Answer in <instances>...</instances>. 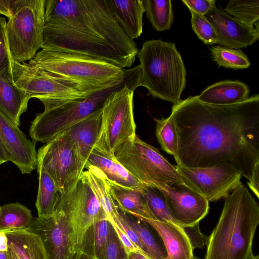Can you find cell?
Wrapping results in <instances>:
<instances>
[{"label": "cell", "instance_id": "cell-1", "mask_svg": "<svg viewBox=\"0 0 259 259\" xmlns=\"http://www.w3.org/2000/svg\"><path fill=\"white\" fill-rule=\"evenodd\" d=\"M177 165L231 166L249 180L259 163V95L231 105H216L190 96L173 105Z\"/></svg>", "mask_w": 259, "mask_h": 259}, {"label": "cell", "instance_id": "cell-2", "mask_svg": "<svg viewBox=\"0 0 259 259\" xmlns=\"http://www.w3.org/2000/svg\"><path fill=\"white\" fill-rule=\"evenodd\" d=\"M42 50L76 53L130 68L138 53L106 0H46Z\"/></svg>", "mask_w": 259, "mask_h": 259}, {"label": "cell", "instance_id": "cell-3", "mask_svg": "<svg viewBox=\"0 0 259 259\" xmlns=\"http://www.w3.org/2000/svg\"><path fill=\"white\" fill-rule=\"evenodd\" d=\"M258 223V205L241 184L225 198L219 220L209 236L205 259H248Z\"/></svg>", "mask_w": 259, "mask_h": 259}, {"label": "cell", "instance_id": "cell-4", "mask_svg": "<svg viewBox=\"0 0 259 259\" xmlns=\"http://www.w3.org/2000/svg\"><path fill=\"white\" fill-rule=\"evenodd\" d=\"M137 56L141 86L153 98L172 103L181 100L186 83V70L174 43L161 39L145 41Z\"/></svg>", "mask_w": 259, "mask_h": 259}, {"label": "cell", "instance_id": "cell-5", "mask_svg": "<svg viewBox=\"0 0 259 259\" xmlns=\"http://www.w3.org/2000/svg\"><path fill=\"white\" fill-rule=\"evenodd\" d=\"M28 64L70 82L89 95L123 77L127 71L84 55L42 49Z\"/></svg>", "mask_w": 259, "mask_h": 259}, {"label": "cell", "instance_id": "cell-6", "mask_svg": "<svg viewBox=\"0 0 259 259\" xmlns=\"http://www.w3.org/2000/svg\"><path fill=\"white\" fill-rule=\"evenodd\" d=\"M140 71L136 66L127 69L123 77L85 99L44 107V111L37 114L31 122L30 138L34 142L48 143L67 128L102 108L111 93L125 84H140Z\"/></svg>", "mask_w": 259, "mask_h": 259}, {"label": "cell", "instance_id": "cell-7", "mask_svg": "<svg viewBox=\"0 0 259 259\" xmlns=\"http://www.w3.org/2000/svg\"><path fill=\"white\" fill-rule=\"evenodd\" d=\"M138 84H125L111 93L102 107V121L95 148L100 153L116 160L118 148L136 136L133 114V97Z\"/></svg>", "mask_w": 259, "mask_h": 259}, {"label": "cell", "instance_id": "cell-8", "mask_svg": "<svg viewBox=\"0 0 259 259\" xmlns=\"http://www.w3.org/2000/svg\"><path fill=\"white\" fill-rule=\"evenodd\" d=\"M114 156L143 184L156 187L160 184L184 183L176 166L170 163L156 148L137 135L122 144Z\"/></svg>", "mask_w": 259, "mask_h": 259}, {"label": "cell", "instance_id": "cell-9", "mask_svg": "<svg viewBox=\"0 0 259 259\" xmlns=\"http://www.w3.org/2000/svg\"><path fill=\"white\" fill-rule=\"evenodd\" d=\"M46 0H20L6 30L13 59L23 63L35 56L43 43Z\"/></svg>", "mask_w": 259, "mask_h": 259}, {"label": "cell", "instance_id": "cell-10", "mask_svg": "<svg viewBox=\"0 0 259 259\" xmlns=\"http://www.w3.org/2000/svg\"><path fill=\"white\" fill-rule=\"evenodd\" d=\"M13 75L14 83L30 99L40 100L44 107L84 99L90 96L70 82L25 62L14 61Z\"/></svg>", "mask_w": 259, "mask_h": 259}, {"label": "cell", "instance_id": "cell-11", "mask_svg": "<svg viewBox=\"0 0 259 259\" xmlns=\"http://www.w3.org/2000/svg\"><path fill=\"white\" fill-rule=\"evenodd\" d=\"M37 161L54 180L60 194L75 187L84 168L74 141L64 131L38 149Z\"/></svg>", "mask_w": 259, "mask_h": 259}, {"label": "cell", "instance_id": "cell-12", "mask_svg": "<svg viewBox=\"0 0 259 259\" xmlns=\"http://www.w3.org/2000/svg\"><path fill=\"white\" fill-rule=\"evenodd\" d=\"M56 210L62 212L69 222L75 253L81 249L88 229L100 219L107 218L84 171L71 191L60 194Z\"/></svg>", "mask_w": 259, "mask_h": 259}, {"label": "cell", "instance_id": "cell-13", "mask_svg": "<svg viewBox=\"0 0 259 259\" xmlns=\"http://www.w3.org/2000/svg\"><path fill=\"white\" fill-rule=\"evenodd\" d=\"M176 167L184 183L208 202L225 198L242 184L241 173L229 165L203 168Z\"/></svg>", "mask_w": 259, "mask_h": 259}, {"label": "cell", "instance_id": "cell-14", "mask_svg": "<svg viewBox=\"0 0 259 259\" xmlns=\"http://www.w3.org/2000/svg\"><path fill=\"white\" fill-rule=\"evenodd\" d=\"M169 212L178 225L184 228L199 224L208 213L209 202L185 184H160Z\"/></svg>", "mask_w": 259, "mask_h": 259}, {"label": "cell", "instance_id": "cell-15", "mask_svg": "<svg viewBox=\"0 0 259 259\" xmlns=\"http://www.w3.org/2000/svg\"><path fill=\"white\" fill-rule=\"evenodd\" d=\"M27 230L37 235L47 259H72L74 251L69 222L60 211L49 216L33 218Z\"/></svg>", "mask_w": 259, "mask_h": 259}, {"label": "cell", "instance_id": "cell-16", "mask_svg": "<svg viewBox=\"0 0 259 259\" xmlns=\"http://www.w3.org/2000/svg\"><path fill=\"white\" fill-rule=\"evenodd\" d=\"M204 17L213 26L217 44L238 50L252 45L259 37L258 23L250 27L214 6Z\"/></svg>", "mask_w": 259, "mask_h": 259}, {"label": "cell", "instance_id": "cell-17", "mask_svg": "<svg viewBox=\"0 0 259 259\" xmlns=\"http://www.w3.org/2000/svg\"><path fill=\"white\" fill-rule=\"evenodd\" d=\"M0 139L9 160L16 165L22 174H29L37 169L35 142L29 140L19 126L1 112Z\"/></svg>", "mask_w": 259, "mask_h": 259}, {"label": "cell", "instance_id": "cell-18", "mask_svg": "<svg viewBox=\"0 0 259 259\" xmlns=\"http://www.w3.org/2000/svg\"><path fill=\"white\" fill-rule=\"evenodd\" d=\"M135 218L151 226L160 236L166 249L164 259H199L194 255L193 249L183 228L156 220Z\"/></svg>", "mask_w": 259, "mask_h": 259}, {"label": "cell", "instance_id": "cell-19", "mask_svg": "<svg viewBox=\"0 0 259 259\" xmlns=\"http://www.w3.org/2000/svg\"><path fill=\"white\" fill-rule=\"evenodd\" d=\"M102 121V108L64 131L74 141L84 165L98 139Z\"/></svg>", "mask_w": 259, "mask_h": 259}, {"label": "cell", "instance_id": "cell-20", "mask_svg": "<svg viewBox=\"0 0 259 259\" xmlns=\"http://www.w3.org/2000/svg\"><path fill=\"white\" fill-rule=\"evenodd\" d=\"M111 12L126 34L132 40L143 33V1L106 0Z\"/></svg>", "mask_w": 259, "mask_h": 259}, {"label": "cell", "instance_id": "cell-21", "mask_svg": "<svg viewBox=\"0 0 259 259\" xmlns=\"http://www.w3.org/2000/svg\"><path fill=\"white\" fill-rule=\"evenodd\" d=\"M249 89L239 80H226L216 82L196 96L200 102L216 105H231L246 100Z\"/></svg>", "mask_w": 259, "mask_h": 259}, {"label": "cell", "instance_id": "cell-22", "mask_svg": "<svg viewBox=\"0 0 259 259\" xmlns=\"http://www.w3.org/2000/svg\"><path fill=\"white\" fill-rule=\"evenodd\" d=\"M7 259H47L39 237L27 230L5 232Z\"/></svg>", "mask_w": 259, "mask_h": 259}, {"label": "cell", "instance_id": "cell-23", "mask_svg": "<svg viewBox=\"0 0 259 259\" xmlns=\"http://www.w3.org/2000/svg\"><path fill=\"white\" fill-rule=\"evenodd\" d=\"M107 182L111 196L120 210L135 218L156 220L141 192V188L138 189L123 187L107 178Z\"/></svg>", "mask_w": 259, "mask_h": 259}, {"label": "cell", "instance_id": "cell-24", "mask_svg": "<svg viewBox=\"0 0 259 259\" xmlns=\"http://www.w3.org/2000/svg\"><path fill=\"white\" fill-rule=\"evenodd\" d=\"M29 100L28 95L14 81L0 78V112L18 126Z\"/></svg>", "mask_w": 259, "mask_h": 259}, {"label": "cell", "instance_id": "cell-25", "mask_svg": "<svg viewBox=\"0 0 259 259\" xmlns=\"http://www.w3.org/2000/svg\"><path fill=\"white\" fill-rule=\"evenodd\" d=\"M89 165L98 168L108 180L123 187L139 189L144 185L130 174L116 160L107 157L95 149L90 155L85 167Z\"/></svg>", "mask_w": 259, "mask_h": 259}, {"label": "cell", "instance_id": "cell-26", "mask_svg": "<svg viewBox=\"0 0 259 259\" xmlns=\"http://www.w3.org/2000/svg\"><path fill=\"white\" fill-rule=\"evenodd\" d=\"M38 189L35 202L38 217L53 214L56 209L60 194L54 180L41 166L37 165Z\"/></svg>", "mask_w": 259, "mask_h": 259}, {"label": "cell", "instance_id": "cell-27", "mask_svg": "<svg viewBox=\"0 0 259 259\" xmlns=\"http://www.w3.org/2000/svg\"><path fill=\"white\" fill-rule=\"evenodd\" d=\"M84 171L88 182L109 221H112L119 214L118 208L110 193L107 178L98 168L89 165Z\"/></svg>", "mask_w": 259, "mask_h": 259}, {"label": "cell", "instance_id": "cell-28", "mask_svg": "<svg viewBox=\"0 0 259 259\" xmlns=\"http://www.w3.org/2000/svg\"><path fill=\"white\" fill-rule=\"evenodd\" d=\"M33 218L31 210L18 203H11L0 206V230H26L31 224Z\"/></svg>", "mask_w": 259, "mask_h": 259}, {"label": "cell", "instance_id": "cell-29", "mask_svg": "<svg viewBox=\"0 0 259 259\" xmlns=\"http://www.w3.org/2000/svg\"><path fill=\"white\" fill-rule=\"evenodd\" d=\"M111 227L107 218L92 225L84 234L80 250L98 259L107 244Z\"/></svg>", "mask_w": 259, "mask_h": 259}, {"label": "cell", "instance_id": "cell-30", "mask_svg": "<svg viewBox=\"0 0 259 259\" xmlns=\"http://www.w3.org/2000/svg\"><path fill=\"white\" fill-rule=\"evenodd\" d=\"M143 5L146 16L156 30L170 28L174 17L171 0H145Z\"/></svg>", "mask_w": 259, "mask_h": 259}, {"label": "cell", "instance_id": "cell-31", "mask_svg": "<svg viewBox=\"0 0 259 259\" xmlns=\"http://www.w3.org/2000/svg\"><path fill=\"white\" fill-rule=\"evenodd\" d=\"M120 213L131 228L137 233L142 245L143 251L150 259H164L166 254L160 246L146 224L134 219L128 213L119 210Z\"/></svg>", "mask_w": 259, "mask_h": 259}, {"label": "cell", "instance_id": "cell-32", "mask_svg": "<svg viewBox=\"0 0 259 259\" xmlns=\"http://www.w3.org/2000/svg\"><path fill=\"white\" fill-rule=\"evenodd\" d=\"M224 11L247 26L258 23L259 0H231Z\"/></svg>", "mask_w": 259, "mask_h": 259}, {"label": "cell", "instance_id": "cell-33", "mask_svg": "<svg viewBox=\"0 0 259 259\" xmlns=\"http://www.w3.org/2000/svg\"><path fill=\"white\" fill-rule=\"evenodd\" d=\"M141 191L156 220L178 225L172 218L164 196L158 188L144 185Z\"/></svg>", "mask_w": 259, "mask_h": 259}, {"label": "cell", "instance_id": "cell-34", "mask_svg": "<svg viewBox=\"0 0 259 259\" xmlns=\"http://www.w3.org/2000/svg\"><path fill=\"white\" fill-rule=\"evenodd\" d=\"M211 57L219 66L233 69L248 68L250 63L247 57L240 49L215 46L210 48Z\"/></svg>", "mask_w": 259, "mask_h": 259}, {"label": "cell", "instance_id": "cell-35", "mask_svg": "<svg viewBox=\"0 0 259 259\" xmlns=\"http://www.w3.org/2000/svg\"><path fill=\"white\" fill-rule=\"evenodd\" d=\"M155 120L158 142L163 150L174 156L178 148V138L172 120L168 116Z\"/></svg>", "mask_w": 259, "mask_h": 259}, {"label": "cell", "instance_id": "cell-36", "mask_svg": "<svg viewBox=\"0 0 259 259\" xmlns=\"http://www.w3.org/2000/svg\"><path fill=\"white\" fill-rule=\"evenodd\" d=\"M6 18L0 17V78L14 81L13 62L11 55L6 30Z\"/></svg>", "mask_w": 259, "mask_h": 259}, {"label": "cell", "instance_id": "cell-37", "mask_svg": "<svg viewBox=\"0 0 259 259\" xmlns=\"http://www.w3.org/2000/svg\"><path fill=\"white\" fill-rule=\"evenodd\" d=\"M190 12L192 28L198 37L207 45L217 44V35L215 30L204 16L198 15L193 12Z\"/></svg>", "mask_w": 259, "mask_h": 259}, {"label": "cell", "instance_id": "cell-38", "mask_svg": "<svg viewBox=\"0 0 259 259\" xmlns=\"http://www.w3.org/2000/svg\"><path fill=\"white\" fill-rule=\"evenodd\" d=\"M128 255L112 226L107 244L98 259H128Z\"/></svg>", "mask_w": 259, "mask_h": 259}, {"label": "cell", "instance_id": "cell-39", "mask_svg": "<svg viewBox=\"0 0 259 259\" xmlns=\"http://www.w3.org/2000/svg\"><path fill=\"white\" fill-rule=\"evenodd\" d=\"M193 250L196 248H202L207 245L209 237L204 235L199 229V224L194 226L184 228Z\"/></svg>", "mask_w": 259, "mask_h": 259}, {"label": "cell", "instance_id": "cell-40", "mask_svg": "<svg viewBox=\"0 0 259 259\" xmlns=\"http://www.w3.org/2000/svg\"><path fill=\"white\" fill-rule=\"evenodd\" d=\"M109 222L117 225L128 237L135 247L139 251L144 253L142 245L137 233L127 223L120 213L119 211L118 215L116 218H115L112 221Z\"/></svg>", "mask_w": 259, "mask_h": 259}, {"label": "cell", "instance_id": "cell-41", "mask_svg": "<svg viewBox=\"0 0 259 259\" xmlns=\"http://www.w3.org/2000/svg\"><path fill=\"white\" fill-rule=\"evenodd\" d=\"M182 2L190 11L202 16L215 6L214 0H183Z\"/></svg>", "mask_w": 259, "mask_h": 259}, {"label": "cell", "instance_id": "cell-42", "mask_svg": "<svg viewBox=\"0 0 259 259\" xmlns=\"http://www.w3.org/2000/svg\"><path fill=\"white\" fill-rule=\"evenodd\" d=\"M20 2V0H0V14L9 19L15 13Z\"/></svg>", "mask_w": 259, "mask_h": 259}, {"label": "cell", "instance_id": "cell-43", "mask_svg": "<svg viewBox=\"0 0 259 259\" xmlns=\"http://www.w3.org/2000/svg\"><path fill=\"white\" fill-rule=\"evenodd\" d=\"M110 223L111 224L119 240H120L122 244L124 246L128 254L131 251L138 250L135 247L132 241L126 236V235L122 231V230L117 225L113 223Z\"/></svg>", "mask_w": 259, "mask_h": 259}, {"label": "cell", "instance_id": "cell-44", "mask_svg": "<svg viewBox=\"0 0 259 259\" xmlns=\"http://www.w3.org/2000/svg\"><path fill=\"white\" fill-rule=\"evenodd\" d=\"M248 185L256 196L259 197V163L254 167Z\"/></svg>", "mask_w": 259, "mask_h": 259}, {"label": "cell", "instance_id": "cell-45", "mask_svg": "<svg viewBox=\"0 0 259 259\" xmlns=\"http://www.w3.org/2000/svg\"><path fill=\"white\" fill-rule=\"evenodd\" d=\"M128 255V259H150L144 253L138 250L131 251Z\"/></svg>", "mask_w": 259, "mask_h": 259}, {"label": "cell", "instance_id": "cell-46", "mask_svg": "<svg viewBox=\"0 0 259 259\" xmlns=\"http://www.w3.org/2000/svg\"><path fill=\"white\" fill-rule=\"evenodd\" d=\"M8 240L5 232L0 230V251H7Z\"/></svg>", "mask_w": 259, "mask_h": 259}, {"label": "cell", "instance_id": "cell-47", "mask_svg": "<svg viewBox=\"0 0 259 259\" xmlns=\"http://www.w3.org/2000/svg\"><path fill=\"white\" fill-rule=\"evenodd\" d=\"M8 161H9L8 155L0 139V165Z\"/></svg>", "mask_w": 259, "mask_h": 259}, {"label": "cell", "instance_id": "cell-48", "mask_svg": "<svg viewBox=\"0 0 259 259\" xmlns=\"http://www.w3.org/2000/svg\"><path fill=\"white\" fill-rule=\"evenodd\" d=\"M72 259H94L93 257L82 250H79L75 253Z\"/></svg>", "mask_w": 259, "mask_h": 259}, {"label": "cell", "instance_id": "cell-49", "mask_svg": "<svg viewBox=\"0 0 259 259\" xmlns=\"http://www.w3.org/2000/svg\"><path fill=\"white\" fill-rule=\"evenodd\" d=\"M0 259H7V251H0Z\"/></svg>", "mask_w": 259, "mask_h": 259}, {"label": "cell", "instance_id": "cell-50", "mask_svg": "<svg viewBox=\"0 0 259 259\" xmlns=\"http://www.w3.org/2000/svg\"><path fill=\"white\" fill-rule=\"evenodd\" d=\"M248 259H259V255H254L253 253H251Z\"/></svg>", "mask_w": 259, "mask_h": 259}]
</instances>
